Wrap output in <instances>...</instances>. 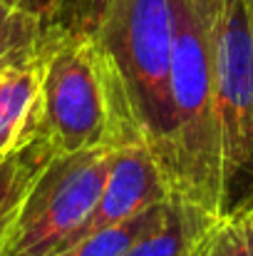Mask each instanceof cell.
I'll return each mask as SVG.
<instances>
[{
    "label": "cell",
    "mask_w": 253,
    "mask_h": 256,
    "mask_svg": "<svg viewBox=\"0 0 253 256\" xmlns=\"http://www.w3.org/2000/svg\"><path fill=\"white\" fill-rule=\"evenodd\" d=\"M94 40L107 62L127 142H142L171 189L174 0H114Z\"/></svg>",
    "instance_id": "1"
},
{
    "label": "cell",
    "mask_w": 253,
    "mask_h": 256,
    "mask_svg": "<svg viewBox=\"0 0 253 256\" xmlns=\"http://www.w3.org/2000/svg\"><path fill=\"white\" fill-rule=\"evenodd\" d=\"M174 179L171 196L221 216L229 212L221 127L214 92L211 30L189 0H174L171 40Z\"/></svg>",
    "instance_id": "2"
},
{
    "label": "cell",
    "mask_w": 253,
    "mask_h": 256,
    "mask_svg": "<svg viewBox=\"0 0 253 256\" xmlns=\"http://www.w3.org/2000/svg\"><path fill=\"white\" fill-rule=\"evenodd\" d=\"M42 134L57 154L127 144L107 62L94 35L52 28L42 50Z\"/></svg>",
    "instance_id": "3"
},
{
    "label": "cell",
    "mask_w": 253,
    "mask_h": 256,
    "mask_svg": "<svg viewBox=\"0 0 253 256\" xmlns=\"http://www.w3.org/2000/svg\"><path fill=\"white\" fill-rule=\"evenodd\" d=\"M109 154L112 150L55 154L22 199L0 256H55L70 249L99 202Z\"/></svg>",
    "instance_id": "4"
},
{
    "label": "cell",
    "mask_w": 253,
    "mask_h": 256,
    "mask_svg": "<svg viewBox=\"0 0 253 256\" xmlns=\"http://www.w3.org/2000/svg\"><path fill=\"white\" fill-rule=\"evenodd\" d=\"M211 65L231 209L239 179L253 167V38L244 0L224 2L211 28Z\"/></svg>",
    "instance_id": "5"
},
{
    "label": "cell",
    "mask_w": 253,
    "mask_h": 256,
    "mask_svg": "<svg viewBox=\"0 0 253 256\" xmlns=\"http://www.w3.org/2000/svg\"><path fill=\"white\" fill-rule=\"evenodd\" d=\"M167 199H171V189L152 152L142 142L117 144L112 147L109 154V170H107L99 202L89 222L84 224L80 239L99 229L129 222Z\"/></svg>",
    "instance_id": "6"
},
{
    "label": "cell",
    "mask_w": 253,
    "mask_h": 256,
    "mask_svg": "<svg viewBox=\"0 0 253 256\" xmlns=\"http://www.w3.org/2000/svg\"><path fill=\"white\" fill-rule=\"evenodd\" d=\"M40 60L0 75V157L42 134Z\"/></svg>",
    "instance_id": "7"
},
{
    "label": "cell",
    "mask_w": 253,
    "mask_h": 256,
    "mask_svg": "<svg viewBox=\"0 0 253 256\" xmlns=\"http://www.w3.org/2000/svg\"><path fill=\"white\" fill-rule=\"evenodd\" d=\"M214 219V214H206L204 209L171 196L162 222L142 234L124 256H191Z\"/></svg>",
    "instance_id": "8"
},
{
    "label": "cell",
    "mask_w": 253,
    "mask_h": 256,
    "mask_svg": "<svg viewBox=\"0 0 253 256\" xmlns=\"http://www.w3.org/2000/svg\"><path fill=\"white\" fill-rule=\"evenodd\" d=\"M52 25L20 0H0V75L42 58Z\"/></svg>",
    "instance_id": "9"
},
{
    "label": "cell",
    "mask_w": 253,
    "mask_h": 256,
    "mask_svg": "<svg viewBox=\"0 0 253 256\" xmlns=\"http://www.w3.org/2000/svg\"><path fill=\"white\" fill-rule=\"evenodd\" d=\"M55 147L45 134H37L27 144L17 147L0 157V244L27 196L32 182L45 170V164L55 157Z\"/></svg>",
    "instance_id": "10"
},
{
    "label": "cell",
    "mask_w": 253,
    "mask_h": 256,
    "mask_svg": "<svg viewBox=\"0 0 253 256\" xmlns=\"http://www.w3.org/2000/svg\"><path fill=\"white\" fill-rule=\"evenodd\" d=\"M191 256H253V202L216 216Z\"/></svg>",
    "instance_id": "11"
},
{
    "label": "cell",
    "mask_w": 253,
    "mask_h": 256,
    "mask_svg": "<svg viewBox=\"0 0 253 256\" xmlns=\"http://www.w3.org/2000/svg\"><path fill=\"white\" fill-rule=\"evenodd\" d=\"M167 202L142 212L139 216L129 219V222H122V224H114V226H107V229H99L89 236L80 239L77 244H72L70 249L60 252L55 256H124V252L142 236L147 234L149 229H154L164 212H167Z\"/></svg>",
    "instance_id": "12"
},
{
    "label": "cell",
    "mask_w": 253,
    "mask_h": 256,
    "mask_svg": "<svg viewBox=\"0 0 253 256\" xmlns=\"http://www.w3.org/2000/svg\"><path fill=\"white\" fill-rule=\"evenodd\" d=\"M114 0H62L52 28L65 35H94Z\"/></svg>",
    "instance_id": "13"
},
{
    "label": "cell",
    "mask_w": 253,
    "mask_h": 256,
    "mask_svg": "<svg viewBox=\"0 0 253 256\" xmlns=\"http://www.w3.org/2000/svg\"><path fill=\"white\" fill-rule=\"evenodd\" d=\"M189 2H191V8L196 10V15L201 18V22L211 30L214 22L219 20V15H221L226 0H189Z\"/></svg>",
    "instance_id": "14"
},
{
    "label": "cell",
    "mask_w": 253,
    "mask_h": 256,
    "mask_svg": "<svg viewBox=\"0 0 253 256\" xmlns=\"http://www.w3.org/2000/svg\"><path fill=\"white\" fill-rule=\"evenodd\" d=\"M20 2L27 10H32L35 15H40L42 20H47L52 25V18H55V12H57V8H60L62 0H20Z\"/></svg>",
    "instance_id": "15"
},
{
    "label": "cell",
    "mask_w": 253,
    "mask_h": 256,
    "mask_svg": "<svg viewBox=\"0 0 253 256\" xmlns=\"http://www.w3.org/2000/svg\"><path fill=\"white\" fill-rule=\"evenodd\" d=\"M246 2V12H249V22H251V38H253V0H244Z\"/></svg>",
    "instance_id": "16"
}]
</instances>
